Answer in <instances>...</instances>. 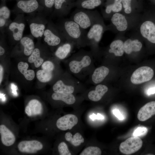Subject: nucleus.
Listing matches in <instances>:
<instances>
[{"label":"nucleus","instance_id":"nucleus-1","mask_svg":"<svg viewBox=\"0 0 155 155\" xmlns=\"http://www.w3.org/2000/svg\"><path fill=\"white\" fill-rule=\"evenodd\" d=\"M94 58L90 51L81 50L65 61L67 71L78 80H84L95 68Z\"/></svg>","mask_w":155,"mask_h":155},{"label":"nucleus","instance_id":"nucleus-2","mask_svg":"<svg viewBox=\"0 0 155 155\" xmlns=\"http://www.w3.org/2000/svg\"><path fill=\"white\" fill-rule=\"evenodd\" d=\"M67 40L73 42L78 47L86 46V40L87 32L73 20L66 19L57 25Z\"/></svg>","mask_w":155,"mask_h":155},{"label":"nucleus","instance_id":"nucleus-3","mask_svg":"<svg viewBox=\"0 0 155 155\" xmlns=\"http://www.w3.org/2000/svg\"><path fill=\"white\" fill-rule=\"evenodd\" d=\"M85 84L67 71L61 73L52 86L54 92L73 94L76 91L84 90Z\"/></svg>","mask_w":155,"mask_h":155},{"label":"nucleus","instance_id":"nucleus-4","mask_svg":"<svg viewBox=\"0 0 155 155\" xmlns=\"http://www.w3.org/2000/svg\"><path fill=\"white\" fill-rule=\"evenodd\" d=\"M44 42L51 48L56 49L67 40L57 25L49 21L43 36Z\"/></svg>","mask_w":155,"mask_h":155},{"label":"nucleus","instance_id":"nucleus-5","mask_svg":"<svg viewBox=\"0 0 155 155\" xmlns=\"http://www.w3.org/2000/svg\"><path fill=\"white\" fill-rule=\"evenodd\" d=\"M35 13L30 14L25 19L29 25L31 35L39 39L43 37L49 21L41 12Z\"/></svg>","mask_w":155,"mask_h":155},{"label":"nucleus","instance_id":"nucleus-6","mask_svg":"<svg viewBox=\"0 0 155 155\" xmlns=\"http://www.w3.org/2000/svg\"><path fill=\"white\" fill-rule=\"evenodd\" d=\"M98 22V20L90 27L86 36V46L90 47V51L94 58L98 55V44L101 39L104 30L103 26Z\"/></svg>","mask_w":155,"mask_h":155},{"label":"nucleus","instance_id":"nucleus-7","mask_svg":"<svg viewBox=\"0 0 155 155\" xmlns=\"http://www.w3.org/2000/svg\"><path fill=\"white\" fill-rule=\"evenodd\" d=\"M25 22V18L23 14L17 15L14 20L11 22L5 30L10 39L15 41H20L23 37Z\"/></svg>","mask_w":155,"mask_h":155},{"label":"nucleus","instance_id":"nucleus-8","mask_svg":"<svg viewBox=\"0 0 155 155\" xmlns=\"http://www.w3.org/2000/svg\"><path fill=\"white\" fill-rule=\"evenodd\" d=\"M97 16L96 13L94 11L79 10L73 12L70 19L85 29L98 20Z\"/></svg>","mask_w":155,"mask_h":155},{"label":"nucleus","instance_id":"nucleus-9","mask_svg":"<svg viewBox=\"0 0 155 155\" xmlns=\"http://www.w3.org/2000/svg\"><path fill=\"white\" fill-rule=\"evenodd\" d=\"M154 75V71L150 67H141L133 73L131 78V81L134 84H140L151 80Z\"/></svg>","mask_w":155,"mask_h":155},{"label":"nucleus","instance_id":"nucleus-10","mask_svg":"<svg viewBox=\"0 0 155 155\" xmlns=\"http://www.w3.org/2000/svg\"><path fill=\"white\" fill-rule=\"evenodd\" d=\"M142 141L138 137H129L122 142L119 146L120 151L126 155H130L138 151L142 147Z\"/></svg>","mask_w":155,"mask_h":155},{"label":"nucleus","instance_id":"nucleus-11","mask_svg":"<svg viewBox=\"0 0 155 155\" xmlns=\"http://www.w3.org/2000/svg\"><path fill=\"white\" fill-rule=\"evenodd\" d=\"M110 72V69L105 66L95 68L89 76L87 82L93 85L101 84L108 76Z\"/></svg>","mask_w":155,"mask_h":155},{"label":"nucleus","instance_id":"nucleus-12","mask_svg":"<svg viewBox=\"0 0 155 155\" xmlns=\"http://www.w3.org/2000/svg\"><path fill=\"white\" fill-rule=\"evenodd\" d=\"M42 144L36 140H25L20 142L18 145L19 151L22 152L35 153L43 148Z\"/></svg>","mask_w":155,"mask_h":155},{"label":"nucleus","instance_id":"nucleus-13","mask_svg":"<svg viewBox=\"0 0 155 155\" xmlns=\"http://www.w3.org/2000/svg\"><path fill=\"white\" fill-rule=\"evenodd\" d=\"M77 117L75 115L68 114L58 119L56 122V126L59 129L65 131L71 129L78 123Z\"/></svg>","mask_w":155,"mask_h":155},{"label":"nucleus","instance_id":"nucleus-14","mask_svg":"<svg viewBox=\"0 0 155 155\" xmlns=\"http://www.w3.org/2000/svg\"><path fill=\"white\" fill-rule=\"evenodd\" d=\"M95 85L88 91L87 97L91 101L97 102L100 100L108 91V88L105 85L101 84Z\"/></svg>","mask_w":155,"mask_h":155},{"label":"nucleus","instance_id":"nucleus-15","mask_svg":"<svg viewBox=\"0 0 155 155\" xmlns=\"http://www.w3.org/2000/svg\"><path fill=\"white\" fill-rule=\"evenodd\" d=\"M75 46L73 42L67 40L55 49L54 53L55 59L58 60L65 59L71 54Z\"/></svg>","mask_w":155,"mask_h":155},{"label":"nucleus","instance_id":"nucleus-16","mask_svg":"<svg viewBox=\"0 0 155 155\" xmlns=\"http://www.w3.org/2000/svg\"><path fill=\"white\" fill-rule=\"evenodd\" d=\"M140 31L144 37L155 43V24L153 22L149 21L144 22L141 26Z\"/></svg>","mask_w":155,"mask_h":155},{"label":"nucleus","instance_id":"nucleus-17","mask_svg":"<svg viewBox=\"0 0 155 155\" xmlns=\"http://www.w3.org/2000/svg\"><path fill=\"white\" fill-rule=\"evenodd\" d=\"M155 114V101L148 102L139 110L137 117L141 121H145Z\"/></svg>","mask_w":155,"mask_h":155},{"label":"nucleus","instance_id":"nucleus-18","mask_svg":"<svg viewBox=\"0 0 155 155\" xmlns=\"http://www.w3.org/2000/svg\"><path fill=\"white\" fill-rule=\"evenodd\" d=\"M18 8L20 10V13H34L38 8V3L36 0H22L17 3Z\"/></svg>","mask_w":155,"mask_h":155},{"label":"nucleus","instance_id":"nucleus-19","mask_svg":"<svg viewBox=\"0 0 155 155\" xmlns=\"http://www.w3.org/2000/svg\"><path fill=\"white\" fill-rule=\"evenodd\" d=\"M43 107L41 103L38 100L33 99L30 100L26 106L25 112L29 117H33L41 114Z\"/></svg>","mask_w":155,"mask_h":155},{"label":"nucleus","instance_id":"nucleus-20","mask_svg":"<svg viewBox=\"0 0 155 155\" xmlns=\"http://www.w3.org/2000/svg\"><path fill=\"white\" fill-rule=\"evenodd\" d=\"M0 133L1 139L3 144L7 146L12 145L15 141V137L11 132L5 125L0 126Z\"/></svg>","mask_w":155,"mask_h":155},{"label":"nucleus","instance_id":"nucleus-21","mask_svg":"<svg viewBox=\"0 0 155 155\" xmlns=\"http://www.w3.org/2000/svg\"><path fill=\"white\" fill-rule=\"evenodd\" d=\"M11 11L6 6L0 8V28L1 34H4L5 30L11 21L10 20Z\"/></svg>","mask_w":155,"mask_h":155},{"label":"nucleus","instance_id":"nucleus-22","mask_svg":"<svg viewBox=\"0 0 155 155\" xmlns=\"http://www.w3.org/2000/svg\"><path fill=\"white\" fill-rule=\"evenodd\" d=\"M33 37L30 35L23 37L19 41L23 48V53L26 56H30L35 48Z\"/></svg>","mask_w":155,"mask_h":155},{"label":"nucleus","instance_id":"nucleus-23","mask_svg":"<svg viewBox=\"0 0 155 155\" xmlns=\"http://www.w3.org/2000/svg\"><path fill=\"white\" fill-rule=\"evenodd\" d=\"M52 99L55 101H60L68 105L74 104L76 101L73 94L54 92L51 95Z\"/></svg>","mask_w":155,"mask_h":155},{"label":"nucleus","instance_id":"nucleus-24","mask_svg":"<svg viewBox=\"0 0 155 155\" xmlns=\"http://www.w3.org/2000/svg\"><path fill=\"white\" fill-rule=\"evenodd\" d=\"M111 21L119 31H125L127 27V21L125 16L120 13H116L114 14L111 18Z\"/></svg>","mask_w":155,"mask_h":155},{"label":"nucleus","instance_id":"nucleus-25","mask_svg":"<svg viewBox=\"0 0 155 155\" xmlns=\"http://www.w3.org/2000/svg\"><path fill=\"white\" fill-rule=\"evenodd\" d=\"M61 74L49 72L42 69L37 71L36 76L40 82L46 83L52 81L54 79H57Z\"/></svg>","mask_w":155,"mask_h":155},{"label":"nucleus","instance_id":"nucleus-26","mask_svg":"<svg viewBox=\"0 0 155 155\" xmlns=\"http://www.w3.org/2000/svg\"><path fill=\"white\" fill-rule=\"evenodd\" d=\"M124 51L128 54L133 51L137 52L140 50L142 47L141 42L138 40H131L129 39L126 40L124 43Z\"/></svg>","mask_w":155,"mask_h":155},{"label":"nucleus","instance_id":"nucleus-27","mask_svg":"<svg viewBox=\"0 0 155 155\" xmlns=\"http://www.w3.org/2000/svg\"><path fill=\"white\" fill-rule=\"evenodd\" d=\"M108 51L116 56H122L124 52V43L121 40L113 41L110 44Z\"/></svg>","mask_w":155,"mask_h":155},{"label":"nucleus","instance_id":"nucleus-28","mask_svg":"<svg viewBox=\"0 0 155 155\" xmlns=\"http://www.w3.org/2000/svg\"><path fill=\"white\" fill-rule=\"evenodd\" d=\"M28 67L27 63L23 61L19 62L18 65V68L19 71L24 75L26 79L31 81L34 78L35 73L33 70H27Z\"/></svg>","mask_w":155,"mask_h":155},{"label":"nucleus","instance_id":"nucleus-29","mask_svg":"<svg viewBox=\"0 0 155 155\" xmlns=\"http://www.w3.org/2000/svg\"><path fill=\"white\" fill-rule=\"evenodd\" d=\"M28 60L30 63H34L35 67L36 68L42 65L44 59L41 57L40 49L38 47H35L32 54L28 57Z\"/></svg>","mask_w":155,"mask_h":155},{"label":"nucleus","instance_id":"nucleus-30","mask_svg":"<svg viewBox=\"0 0 155 155\" xmlns=\"http://www.w3.org/2000/svg\"><path fill=\"white\" fill-rule=\"evenodd\" d=\"M66 140L72 145L77 147L80 146L84 142V139L79 133H76L74 135L69 132H67L65 134Z\"/></svg>","mask_w":155,"mask_h":155},{"label":"nucleus","instance_id":"nucleus-31","mask_svg":"<svg viewBox=\"0 0 155 155\" xmlns=\"http://www.w3.org/2000/svg\"><path fill=\"white\" fill-rule=\"evenodd\" d=\"M66 0H55V11L53 12L52 15L61 17L67 15L63 5Z\"/></svg>","mask_w":155,"mask_h":155},{"label":"nucleus","instance_id":"nucleus-32","mask_svg":"<svg viewBox=\"0 0 155 155\" xmlns=\"http://www.w3.org/2000/svg\"><path fill=\"white\" fill-rule=\"evenodd\" d=\"M121 1L122 0H114L113 4L107 6L105 9V13L109 14L112 11L115 12L120 11L122 8V5L121 3Z\"/></svg>","mask_w":155,"mask_h":155},{"label":"nucleus","instance_id":"nucleus-33","mask_svg":"<svg viewBox=\"0 0 155 155\" xmlns=\"http://www.w3.org/2000/svg\"><path fill=\"white\" fill-rule=\"evenodd\" d=\"M101 0H84L81 3V7L84 9H92L100 5Z\"/></svg>","mask_w":155,"mask_h":155},{"label":"nucleus","instance_id":"nucleus-34","mask_svg":"<svg viewBox=\"0 0 155 155\" xmlns=\"http://www.w3.org/2000/svg\"><path fill=\"white\" fill-rule=\"evenodd\" d=\"M101 153V151L99 148L90 146L84 149L80 155H100Z\"/></svg>","mask_w":155,"mask_h":155},{"label":"nucleus","instance_id":"nucleus-35","mask_svg":"<svg viewBox=\"0 0 155 155\" xmlns=\"http://www.w3.org/2000/svg\"><path fill=\"white\" fill-rule=\"evenodd\" d=\"M59 152L60 155H71L67 144L64 142L60 143L58 146Z\"/></svg>","mask_w":155,"mask_h":155},{"label":"nucleus","instance_id":"nucleus-36","mask_svg":"<svg viewBox=\"0 0 155 155\" xmlns=\"http://www.w3.org/2000/svg\"><path fill=\"white\" fill-rule=\"evenodd\" d=\"M148 131L147 128L145 127H139L136 128L133 133V136L139 137L146 135Z\"/></svg>","mask_w":155,"mask_h":155},{"label":"nucleus","instance_id":"nucleus-37","mask_svg":"<svg viewBox=\"0 0 155 155\" xmlns=\"http://www.w3.org/2000/svg\"><path fill=\"white\" fill-rule=\"evenodd\" d=\"M131 0H122L123 7L125 8V12L127 14L131 13Z\"/></svg>","mask_w":155,"mask_h":155},{"label":"nucleus","instance_id":"nucleus-38","mask_svg":"<svg viewBox=\"0 0 155 155\" xmlns=\"http://www.w3.org/2000/svg\"><path fill=\"white\" fill-rule=\"evenodd\" d=\"M113 114L119 120H123L124 118L123 115L118 109H114L113 111Z\"/></svg>","mask_w":155,"mask_h":155},{"label":"nucleus","instance_id":"nucleus-39","mask_svg":"<svg viewBox=\"0 0 155 155\" xmlns=\"http://www.w3.org/2000/svg\"><path fill=\"white\" fill-rule=\"evenodd\" d=\"M90 118L93 121L95 119H104V116L101 114L98 113L97 115L93 113L90 116Z\"/></svg>","mask_w":155,"mask_h":155},{"label":"nucleus","instance_id":"nucleus-40","mask_svg":"<svg viewBox=\"0 0 155 155\" xmlns=\"http://www.w3.org/2000/svg\"><path fill=\"white\" fill-rule=\"evenodd\" d=\"M55 0H44L45 6L49 9L51 8L54 5Z\"/></svg>","mask_w":155,"mask_h":155},{"label":"nucleus","instance_id":"nucleus-41","mask_svg":"<svg viewBox=\"0 0 155 155\" xmlns=\"http://www.w3.org/2000/svg\"><path fill=\"white\" fill-rule=\"evenodd\" d=\"M4 70L2 66L0 65V84H1L2 81L3 76Z\"/></svg>","mask_w":155,"mask_h":155},{"label":"nucleus","instance_id":"nucleus-42","mask_svg":"<svg viewBox=\"0 0 155 155\" xmlns=\"http://www.w3.org/2000/svg\"><path fill=\"white\" fill-rule=\"evenodd\" d=\"M147 93L148 95L155 94V87L151 88L148 89Z\"/></svg>","mask_w":155,"mask_h":155},{"label":"nucleus","instance_id":"nucleus-43","mask_svg":"<svg viewBox=\"0 0 155 155\" xmlns=\"http://www.w3.org/2000/svg\"><path fill=\"white\" fill-rule=\"evenodd\" d=\"M5 52V50L3 47L1 45L0 46V55L1 56L3 55Z\"/></svg>","mask_w":155,"mask_h":155}]
</instances>
